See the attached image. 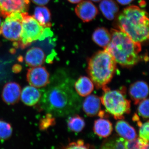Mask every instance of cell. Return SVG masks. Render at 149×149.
<instances>
[{
    "label": "cell",
    "instance_id": "32",
    "mask_svg": "<svg viewBox=\"0 0 149 149\" xmlns=\"http://www.w3.org/2000/svg\"><path fill=\"white\" fill-rule=\"evenodd\" d=\"M133 0H116L118 3L122 5H127L130 3Z\"/></svg>",
    "mask_w": 149,
    "mask_h": 149
},
{
    "label": "cell",
    "instance_id": "12",
    "mask_svg": "<svg viewBox=\"0 0 149 149\" xmlns=\"http://www.w3.org/2000/svg\"><path fill=\"white\" fill-rule=\"evenodd\" d=\"M21 86L14 82L7 83L4 86L2 92L3 101L8 105H13L18 102L21 93Z\"/></svg>",
    "mask_w": 149,
    "mask_h": 149
},
{
    "label": "cell",
    "instance_id": "11",
    "mask_svg": "<svg viewBox=\"0 0 149 149\" xmlns=\"http://www.w3.org/2000/svg\"><path fill=\"white\" fill-rule=\"evenodd\" d=\"M83 109L88 116L91 117L99 116L101 118L105 116V113L101 110L100 97L95 95L88 96L83 101Z\"/></svg>",
    "mask_w": 149,
    "mask_h": 149
},
{
    "label": "cell",
    "instance_id": "22",
    "mask_svg": "<svg viewBox=\"0 0 149 149\" xmlns=\"http://www.w3.org/2000/svg\"><path fill=\"white\" fill-rule=\"evenodd\" d=\"M126 140L122 137L114 136L104 141L102 144L101 148L126 149Z\"/></svg>",
    "mask_w": 149,
    "mask_h": 149
},
{
    "label": "cell",
    "instance_id": "5",
    "mask_svg": "<svg viewBox=\"0 0 149 149\" xmlns=\"http://www.w3.org/2000/svg\"><path fill=\"white\" fill-rule=\"evenodd\" d=\"M102 89L104 93L101 101L107 112L115 119H123L124 115L130 113L131 107L130 101L125 96V88L111 91L106 86Z\"/></svg>",
    "mask_w": 149,
    "mask_h": 149
},
{
    "label": "cell",
    "instance_id": "24",
    "mask_svg": "<svg viewBox=\"0 0 149 149\" xmlns=\"http://www.w3.org/2000/svg\"><path fill=\"white\" fill-rule=\"evenodd\" d=\"M12 133L11 125L4 120H0V140H7L11 136Z\"/></svg>",
    "mask_w": 149,
    "mask_h": 149
},
{
    "label": "cell",
    "instance_id": "10",
    "mask_svg": "<svg viewBox=\"0 0 149 149\" xmlns=\"http://www.w3.org/2000/svg\"><path fill=\"white\" fill-rule=\"evenodd\" d=\"M77 16L84 22H89L95 18L98 10L90 0H83L77 3L75 8Z\"/></svg>",
    "mask_w": 149,
    "mask_h": 149
},
{
    "label": "cell",
    "instance_id": "19",
    "mask_svg": "<svg viewBox=\"0 0 149 149\" xmlns=\"http://www.w3.org/2000/svg\"><path fill=\"white\" fill-rule=\"evenodd\" d=\"M92 39L97 45L105 49L110 42L111 34L105 27H98L93 32Z\"/></svg>",
    "mask_w": 149,
    "mask_h": 149
},
{
    "label": "cell",
    "instance_id": "25",
    "mask_svg": "<svg viewBox=\"0 0 149 149\" xmlns=\"http://www.w3.org/2000/svg\"><path fill=\"white\" fill-rule=\"evenodd\" d=\"M126 149H147L149 148V142L144 141L139 138L130 141L126 140Z\"/></svg>",
    "mask_w": 149,
    "mask_h": 149
},
{
    "label": "cell",
    "instance_id": "30",
    "mask_svg": "<svg viewBox=\"0 0 149 149\" xmlns=\"http://www.w3.org/2000/svg\"><path fill=\"white\" fill-rule=\"evenodd\" d=\"M33 3L40 6H44L47 4L50 0H32Z\"/></svg>",
    "mask_w": 149,
    "mask_h": 149
},
{
    "label": "cell",
    "instance_id": "33",
    "mask_svg": "<svg viewBox=\"0 0 149 149\" xmlns=\"http://www.w3.org/2000/svg\"><path fill=\"white\" fill-rule=\"evenodd\" d=\"M70 3L73 4H77L82 1L83 0H68Z\"/></svg>",
    "mask_w": 149,
    "mask_h": 149
},
{
    "label": "cell",
    "instance_id": "27",
    "mask_svg": "<svg viewBox=\"0 0 149 149\" xmlns=\"http://www.w3.org/2000/svg\"><path fill=\"white\" fill-rule=\"evenodd\" d=\"M138 108L139 115L143 119H148L149 118V100L145 99L139 103Z\"/></svg>",
    "mask_w": 149,
    "mask_h": 149
},
{
    "label": "cell",
    "instance_id": "13",
    "mask_svg": "<svg viewBox=\"0 0 149 149\" xmlns=\"http://www.w3.org/2000/svg\"><path fill=\"white\" fill-rule=\"evenodd\" d=\"M130 98L135 105L146 98L148 95V86L143 81H136L130 85L129 89Z\"/></svg>",
    "mask_w": 149,
    "mask_h": 149
},
{
    "label": "cell",
    "instance_id": "6",
    "mask_svg": "<svg viewBox=\"0 0 149 149\" xmlns=\"http://www.w3.org/2000/svg\"><path fill=\"white\" fill-rule=\"evenodd\" d=\"M22 17V31L20 39L14 46L24 49L37 40H42L46 37H52L53 33L50 27H44L33 17L27 12L21 13Z\"/></svg>",
    "mask_w": 149,
    "mask_h": 149
},
{
    "label": "cell",
    "instance_id": "14",
    "mask_svg": "<svg viewBox=\"0 0 149 149\" xmlns=\"http://www.w3.org/2000/svg\"><path fill=\"white\" fill-rule=\"evenodd\" d=\"M42 93L36 87L29 85L21 91V100L22 102L28 106H33L40 102Z\"/></svg>",
    "mask_w": 149,
    "mask_h": 149
},
{
    "label": "cell",
    "instance_id": "17",
    "mask_svg": "<svg viewBox=\"0 0 149 149\" xmlns=\"http://www.w3.org/2000/svg\"><path fill=\"white\" fill-rule=\"evenodd\" d=\"M115 128L118 134L125 140L130 141L137 138V133L135 128L125 120L118 121Z\"/></svg>",
    "mask_w": 149,
    "mask_h": 149
},
{
    "label": "cell",
    "instance_id": "18",
    "mask_svg": "<svg viewBox=\"0 0 149 149\" xmlns=\"http://www.w3.org/2000/svg\"><path fill=\"white\" fill-rule=\"evenodd\" d=\"M74 90L79 95L85 97L93 92L94 84L89 77L81 76L74 83Z\"/></svg>",
    "mask_w": 149,
    "mask_h": 149
},
{
    "label": "cell",
    "instance_id": "2",
    "mask_svg": "<svg viewBox=\"0 0 149 149\" xmlns=\"http://www.w3.org/2000/svg\"><path fill=\"white\" fill-rule=\"evenodd\" d=\"M119 30L133 41L141 43L148 40L149 20L147 12L136 6L124 8L116 17Z\"/></svg>",
    "mask_w": 149,
    "mask_h": 149
},
{
    "label": "cell",
    "instance_id": "8",
    "mask_svg": "<svg viewBox=\"0 0 149 149\" xmlns=\"http://www.w3.org/2000/svg\"><path fill=\"white\" fill-rule=\"evenodd\" d=\"M49 72L45 67H33L27 70V79L29 85L37 88L45 87L49 83Z\"/></svg>",
    "mask_w": 149,
    "mask_h": 149
},
{
    "label": "cell",
    "instance_id": "29",
    "mask_svg": "<svg viewBox=\"0 0 149 149\" xmlns=\"http://www.w3.org/2000/svg\"><path fill=\"white\" fill-rule=\"evenodd\" d=\"M91 146L89 144H85L84 141L82 140H79L76 142H71L66 146L63 147L64 149H89L91 148Z\"/></svg>",
    "mask_w": 149,
    "mask_h": 149
},
{
    "label": "cell",
    "instance_id": "20",
    "mask_svg": "<svg viewBox=\"0 0 149 149\" xmlns=\"http://www.w3.org/2000/svg\"><path fill=\"white\" fill-rule=\"evenodd\" d=\"M93 130L97 136L106 138L111 134L113 131L112 124L107 119L100 118L94 122Z\"/></svg>",
    "mask_w": 149,
    "mask_h": 149
},
{
    "label": "cell",
    "instance_id": "3",
    "mask_svg": "<svg viewBox=\"0 0 149 149\" xmlns=\"http://www.w3.org/2000/svg\"><path fill=\"white\" fill-rule=\"evenodd\" d=\"M110 32V42L104 49L112 56L116 63L128 68L139 63L141 60V44L133 41L120 30L111 29Z\"/></svg>",
    "mask_w": 149,
    "mask_h": 149
},
{
    "label": "cell",
    "instance_id": "31",
    "mask_svg": "<svg viewBox=\"0 0 149 149\" xmlns=\"http://www.w3.org/2000/svg\"><path fill=\"white\" fill-rule=\"evenodd\" d=\"M13 71L15 73H18L21 71L22 67L21 65L18 64H15L13 67Z\"/></svg>",
    "mask_w": 149,
    "mask_h": 149
},
{
    "label": "cell",
    "instance_id": "34",
    "mask_svg": "<svg viewBox=\"0 0 149 149\" xmlns=\"http://www.w3.org/2000/svg\"><path fill=\"white\" fill-rule=\"evenodd\" d=\"M91 1L95 2H100L102 0H90Z\"/></svg>",
    "mask_w": 149,
    "mask_h": 149
},
{
    "label": "cell",
    "instance_id": "9",
    "mask_svg": "<svg viewBox=\"0 0 149 149\" xmlns=\"http://www.w3.org/2000/svg\"><path fill=\"white\" fill-rule=\"evenodd\" d=\"M29 0H0V15L6 17L14 13L26 12Z\"/></svg>",
    "mask_w": 149,
    "mask_h": 149
},
{
    "label": "cell",
    "instance_id": "1",
    "mask_svg": "<svg viewBox=\"0 0 149 149\" xmlns=\"http://www.w3.org/2000/svg\"><path fill=\"white\" fill-rule=\"evenodd\" d=\"M74 82L66 71L57 70L42 93L40 107L54 117H64L79 112L81 100L74 91Z\"/></svg>",
    "mask_w": 149,
    "mask_h": 149
},
{
    "label": "cell",
    "instance_id": "23",
    "mask_svg": "<svg viewBox=\"0 0 149 149\" xmlns=\"http://www.w3.org/2000/svg\"><path fill=\"white\" fill-rule=\"evenodd\" d=\"M85 125L84 119L77 114H74L68 120V127L70 130L75 133H79L82 131Z\"/></svg>",
    "mask_w": 149,
    "mask_h": 149
},
{
    "label": "cell",
    "instance_id": "7",
    "mask_svg": "<svg viewBox=\"0 0 149 149\" xmlns=\"http://www.w3.org/2000/svg\"><path fill=\"white\" fill-rule=\"evenodd\" d=\"M22 17L21 13H14L6 17L0 26V35L14 42L20 39L22 31Z\"/></svg>",
    "mask_w": 149,
    "mask_h": 149
},
{
    "label": "cell",
    "instance_id": "15",
    "mask_svg": "<svg viewBox=\"0 0 149 149\" xmlns=\"http://www.w3.org/2000/svg\"><path fill=\"white\" fill-rule=\"evenodd\" d=\"M45 52L41 48L34 47L27 51L24 59L27 65L33 67L42 65L45 62Z\"/></svg>",
    "mask_w": 149,
    "mask_h": 149
},
{
    "label": "cell",
    "instance_id": "35",
    "mask_svg": "<svg viewBox=\"0 0 149 149\" xmlns=\"http://www.w3.org/2000/svg\"><path fill=\"white\" fill-rule=\"evenodd\" d=\"M1 18H0V26H1Z\"/></svg>",
    "mask_w": 149,
    "mask_h": 149
},
{
    "label": "cell",
    "instance_id": "21",
    "mask_svg": "<svg viewBox=\"0 0 149 149\" xmlns=\"http://www.w3.org/2000/svg\"><path fill=\"white\" fill-rule=\"evenodd\" d=\"M33 17L44 27H50L52 26L51 12L46 7L36 8Z\"/></svg>",
    "mask_w": 149,
    "mask_h": 149
},
{
    "label": "cell",
    "instance_id": "16",
    "mask_svg": "<svg viewBox=\"0 0 149 149\" xmlns=\"http://www.w3.org/2000/svg\"><path fill=\"white\" fill-rule=\"evenodd\" d=\"M99 8L104 16L109 20L116 17L119 12V6L114 0H102Z\"/></svg>",
    "mask_w": 149,
    "mask_h": 149
},
{
    "label": "cell",
    "instance_id": "26",
    "mask_svg": "<svg viewBox=\"0 0 149 149\" xmlns=\"http://www.w3.org/2000/svg\"><path fill=\"white\" fill-rule=\"evenodd\" d=\"M55 123V119L53 116L50 113H47L45 116L40 120L39 125L40 129L42 130H47L54 125Z\"/></svg>",
    "mask_w": 149,
    "mask_h": 149
},
{
    "label": "cell",
    "instance_id": "4",
    "mask_svg": "<svg viewBox=\"0 0 149 149\" xmlns=\"http://www.w3.org/2000/svg\"><path fill=\"white\" fill-rule=\"evenodd\" d=\"M116 63L105 49L98 51L90 58L87 72L97 89H102L111 82L116 71Z\"/></svg>",
    "mask_w": 149,
    "mask_h": 149
},
{
    "label": "cell",
    "instance_id": "28",
    "mask_svg": "<svg viewBox=\"0 0 149 149\" xmlns=\"http://www.w3.org/2000/svg\"><path fill=\"white\" fill-rule=\"evenodd\" d=\"M149 121L148 120L145 123H142L139 125V138L148 142H149Z\"/></svg>",
    "mask_w": 149,
    "mask_h": 149
}]
</instances>
